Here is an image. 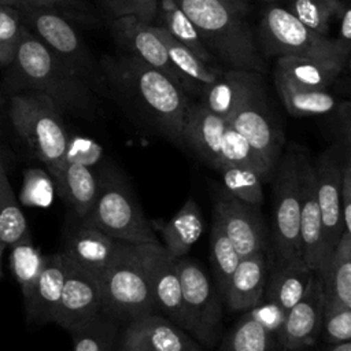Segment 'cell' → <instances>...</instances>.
Masks as SVG:
<instances>
[{"label": "cell", "mask_w": 351, "mask_h": 351, "mask_svg": "<svg viewBox=\"0 0 351 351\" xmlns=\"http://www.w3.org/2000/svg\"><path fill=\"white\" fill-rule=\"evenodd\" d=\"M103 86L132 118L169 141L182 145L181 130L189 95L141 59L118 52L100 62Z\"/></svg>", "instance_id": "cell-1"}, {"label": "cell", "mask_w": 351, "mask_h": 351, "mask_svg": "<svg viewBox=\"0 0 351 351\" xmlns=\"http://www.w3.org/2000/svg\"><path fill=\"white\" fill-rule=\"evenodd\" d=\"M7 86L12 93H41L60 111L85 119L99 110L97 90L58 59L23 25L15 58L7 67Z\"/></svg>", "instance_id": "cell-2"}, {"label": "cell", "mask_w": 351, "mask_h": 351, "mask_svg": "<svg viewBox=\"0 0 351 351\" xmlns=\"http://www.w3.org/2000/svg\"><path fill=\"white\" fill-rule=\"evenodd\" d=\"M173 1L193 23L211 56L222 69L265 71V60L244 15L222 0Z\"/></svg>", "instance_id": "cell-3"}, {"label": "cell", "mask_w": 351, "mask_h": 351, "mask_svg": "<svg viewBox=\"0 0 351 351\" xmlns=\"http://www.w3.org/2000/svg\"><path fill=\"white\" fill-rule=\"evenodd\" d=\"M96 173L99 193L85 221L103 233L130 244L156 243V233L119 169L104 159Z\"/></svg>", "instance_id": "cell-4"}, {"label": "cell", "mask_w": 351, "mask_h": 351, "mask_svg": "<svg viewBox=\"0 0 351 351\" xmlns=\"http://www.w3.org/2000/svg\"><path fill=\"white\" fill-rule=\"evenodd\" d=\"M10 118L18 136L41 160L51 177L62 165L69 141L63 118L56 106L41 93H12Z\"/></svg>", "instance_id": "cell-5"}, {"label": "cell", "mask_w": 351, "mask_h": 351, "mask_svg": "<svg viewBox=\"0 0 351 351\" xmlns=\"http://www.w3.org/2000/svg\"><path fill=\"white\" fill-rule=\"evenodd\" d=\"M16 10L22 25L58 59L84 77L97 93L104 90L100 66L67 15L40 7L23 5Z\"/></svg>", "instance_id": "cell-6"}, {"label": "cell", "mask_w": 351, "mask_h": 351, "mask_svg": "<svg viewBox=\"0 0 351 351\" xmlns=\"http://www.w3.org/2000/svg\"><path fill=\"white\" fill-rule=\"evenodd\" d=\"M99 281L101 311L122 324L148 313H156L138 244H129L104 270Z\"/></svg>", "instance_id": "cell-7"}, {"label": "cell", "mask_w": 351, "mask_h": 351, "mask_svg": "<svg viewBox=\"0 0 351 351\" xmlns=\"http://www.w3.org/2000/svg\"><path fill=\"white\" fill-rule=\"evenodd\" d=\"M259 38L269 56L329 59L344 66L350 58L335 38L308 29L287 8L278 5H270L262 15Z\"/></svg>", "instance_id": "cell-8"}, {"label": "cell", "mask_w": 351, "mask_h": 351, "mask_svg": "<svg viewBox=\"0 0 351 351\" xmlns=\"http://www.w3.org/2000/svg\"><path fill=\"white\" fill-rule=\"evenodd\" d=\"M299 154L289 148L280 158L274 182L273 208V248L274 261H302L299 239L300 189H299Z\"/></svg>", "instance_id": "cell-9"}, {"label": "cell", "mask_w": 351, "mask_h": 351, "mask_svg": "<svg viewBox=\"0 0 351 351\" xmlns=\"http://www.w3.org/2000/svg\"><path fill=\"white\" fill-rule=\"evenodd\" d=\"M189 330L200 344L213 348L221 336L222 311L218 292L206 271L186 256L176 259Z\"/></svg>", "instance_id": "cell-10"}, {"label": "cell", "mask_w": 351, "mask_h": 351, "mask_svg": "<svg viewBox=\"0 0 351 351\" xmlns=\"http://www.w3.org/2000/svg\"><path fill=\"white\" fill-rule=\"evenodd\" d=\"M346 151L351 149L333 141L311 160L315 178V195L322 219V262L335 248L344 232L340 208V178Z\"/></svg>", "instance_id": "cell-11"}, {"label": "cell", "mask_w": 351, "mask_h": 351, "mask_svg": "<svg viewBox=\"0 0 351 351\" xmlns=\"http://www.w3.org/2000/svg\"><path fill=\"white\" fill-rule=\"evenodd\" d=\"M111 36L122 52L141 59L148 66L159 70L173 80L182 90L191 95H200L202 88L184 78L169 59L166 47L154 30V23L144 22L136 16L111 18Z\"/></svg>", "instance_id": "cell-12"}, {"label": "cell", "mask_w": 351, "mask_h": 351, "mask_svg": "<svg viewBox=\"0 0 351 351\" xmlns=\"http://www.w3.org/2000/svg\"><path fill=\"white\" fill-rule=\"evenodd\" d=\"M138 252L147 271L155 311L162 313L184 330H189L176 259L165 251L159 241L138 244Z\"/></svg>", "instance_id": "cell-13"}, {"label": "cell", "mask_w": 351, "mask_h": 351, "mask_svg": "<svg viewBox=\"0 0 351 351\" xmlns=\"http://www.w3.org/2000/svg\"><path fill=\"white\" fill-rule=\"evenodd\" d=\"M129 244L103 233L85 219L67 215L62 252L70 262L97 278Z\"/></svg>", "instance_id": "cell-14"}, {"label": "cell", "mask_w": 351, "mask_h": 351, "mask_svg": "<svg viewBox=\"0 0 351 351\" xmlns=\"http://www.w3.org/2000/svg\"><path fill=\"white\" fill-rule=\"evenodd\" d=\"M214 215L222 223L240 258L265 251V228L259 208L248 204L223 186H214Z\"/></svg>", "instance_id": "cell-15"}, {"label": "cell", "mask_w": 351, "mask_h": 351, "mask_svg": "<svg viewBox=\"0 0 351 351\" xmlns=\"http://www.w3.org/2000/svg\"><path fill=\"white\" fill-rule=\"evenodd\" d=\"M228 123L273 169L280 156L282 134L276 126L267 106L265 86L248 96L230 115Z\"/></svg>", "instance_id": "cell-16"}, {"label": "cell", "mask_w": 351, "mask_h": 351, "mask_svg": "<svg viewBox=\"0 0 351 351\" xmlns=\"http://www.w3.org/2000/svg\"><path fill=\"white\" fill-rule=\"evenodd\" d=\"M117 351H203L186 332L158 313L125 324Z\"/></svg>", "instance_id": "cell-17"}, {"label": "cell", "mask_w": 351, "mask_h": 351, "mask_svg": "<svg viewBox=\"0 0 351 351\" xmlns=\"http://www.w3.org/2000/svg\"><path fill=\"white\" fill-rule=\"evenodd\" d=\"M99 313H101L99 278L67 259V273L53 324L71 330Z\"/></svg>", "instance_id": "cell-18"}, {"label": "cell", "mask_w": 351, "mask_h": 351, "mask_svg": "<svg viewBox=\"0 0 351 351\" xmlns=\"http://www.w3.org/2000/svg\"><path fill=\"white\" fill-rule=\"evenodd\" d=\"M325 296L319 278L313 274L303 296L285 313L277 333L285 351H300L313 346L321 335Z\"/></svg>", "instance_id": "cell-19"}, {"label": "cell", "mask_w": 351, "mask_h": 351, "mask_svg": "<svg viewBox=\"0 0 351 351\" xmlns=\"http://www.w3.org/2000/svg\"><path fill=\"white\" fill-rule=\"evenodd\" d=\"M299 189L300 255L307 267L317 273L322 263V219L315 195L313 163L303 151L299 154Z\"/></svg>", "instance_id": "cell-20"}, {"label": "cell", "mask_w": 351, "mask_h": 351, "mask_svg": "<svg viewBox=\"0 0 351 351\" xmlns=\"http://www.w3.org/2000/svg\"><path fill=\"white\" fill-rule=\"evenodd\" d=\"M228 122L211 112L200 101H191L182 122V145L192 149L213 169L219 166L222 136Z\"/></svg>", "instance_id": "cell-21"}, {"label": "cell", "mask_w": 351, "mask_h": 351, "mask_svg": "<svg viewBox=\"0 0 351 351\" xmlns=\"http://www.w3.org/2000/svg\"><path fill=\"white\" fill-rule=\"evenodd\" d=\"M261 88L262 73L225 69L213 84L202 88L199 96L204 107L228 122L233 111Z\"/></svg>", "instance_id": "cell-22"}, {"label": "cell", "mask_w": 351, "mask_h": 351, "mask_svg": "<svg viewBox=\"0 0 351 351\" xmlns=\"http://www.w3.org/2000/svg\"><path fill=\"white\" fill-rule=\"evenodd\" d=\"M67 273L64 254L55 252L45 255L44 266L38 274L30 296L25 300L27 321L32 324L55 322L62 289Z\"/></svg>", "instance_id": "cell-23"}, {"label": "cell", "mask_w": 351, "mask_h": 351, "mask_svg": "<svg viewBox=\"0 0 351 351\" xmlns=\"http://www.w3.org/2000/svg\"><path fill=\"white\" fill-rule=\"evenodd\" d=\"M267 256L265 251L240 258L222 295L229 308L244 311L261 302L267 281Z\"/></svg>", "instance_id": "cell-24"}, {"label": "cell", "mask_w": 351, "mask_h": 351, "mask_svg": "<svg viewBox=\"0 0 351 351\" xmlns=\"http://www.w3.org/2000/svg\"><path fill=\"white\" fill-rule=\"evenodd\" d=\"M151 228L163 240L165 251L174 259L186 256L193 244L200 239L204 222L200 207L189 197L169 221H149Z\"/></svg>", "instance_id": "cell-25"}, {"label": "cell", "mask_w": 351, "mask_h": 351, "mask_svg": "<svg viewBox=\"0 0 351 351\" xmlns=\"http://www.w3.org/2000/svg\"><path fill=\"white\" fill-rule=\"evenodd\" d=\"M52 181L69 207V214L85 219L92 211L99 193L97 173L82 165L63 162Z\"/></svg>", "instance_id": "cell-26"}, {"label": "cell", "mask_w": 351, "mask_h": 351, "mask_svg": "<svg viewBox=\"0 0 351 351\" xmlns=\"http://www.w3.org/2000/svg\"><path fill=\"white\" fill-rule=\"evenodd\" d=\"M314 274L321 281L325 300L351 307V232L341 233L335 248Z\"/></svg>", "instance_id": "cell-27"}, {"label": "cell", "mask_w": 351, "mask_h": 351, "mask_svg": "<svg viewBox=\"0 0 351 351\" xmlns=\"http://www.w3.org/2000/svg\"><path fill=\"white\" fill-rule=\"evenodd\" d=\"M344 64L329 59L281 56L277 58L274 74L306 89L324 90L336 81Z\"/></svg>", "instance_id": "cell-28"}, {"label": "cell", "mask_w": 351, "mask_h": 351, "mask_svg": "<svg viewBox=\"0 0 351 351\" xmlns=\"http://www.w3.org/2000/svg\"><path fill=\"white\" fill-rule=\"evenodd\" d=\"M314 274L303 261H274L270 277L266 281L267 302L287 313L306 292Z\"/></svg>", "instance_id": "cell-29"}, {"label": "cell", "mask_w": 351, "mask_h": 351, "mask_svg": "<svg viewBox=\"0 0 351 351\" xmlns=\"http://www.w3.org/2000/svg\"><path fill=\"white\" fill-rule=\"evenodd\" d=\"M274 84L285 110L292 117L329 114L339 104L329 89L317 90L300 88L277 74H274Z\"/></svg>", "instance_id": "cell-30"}, {"label": "cell", "mask_w": 351, "mask_h": 351, "mask_svg": "<svg viewBox=\"0 0 351 351\" xmlns=\"http://www.w3.org/2000/svg\"><path fill=\"white\" fill-rule=\"evenodd\" d=\"M154 30L166 47L167 55L173 66L178 70V73L186 78L193 85L203 88L206 85L213 84L218 75L222 73L221 66H214L203 62L197 58L191 49L178 43L167 30H165L159 25H154Z\"/></svg>", "instance_id": "cell-31"}, {"label": "cell", "mask_w": 351, "mask_h": 351, "mask_svg": "<svg viewBox=\"0 0 351 351\" xmlns=\"http://www.w3.org/2000/svg\"><path fill=\"white\" fill-rule=\"evenodd\" d=\"M30 240L27 221L10 184L0 154V241L7 247Z\"/></svg>", "instance_id": "cell-32"}, {"label": "cell", "mask_w": 351, "mask_h": 351, "mask_svg": "<svg viewBox=\"0 0 351 351\" xmlns=\"http://www.w3.org/2000/svg\"><path fill=\"white\" fill-rule=\"evenodd\" d=\"M122 322L106 313L84 325L69 330L73 339V351H117Z\"/></svg>", "instance_id": "cell-33"}, {"label": "cell", "mask_w": 351, "mask_h": 351, "mask_svg": "<svg viewBox=\"0 0 351 351\" xmlns=\"http://www.w3.org/2000/svg\"><path fill=\"white\" fill-rule=\"evenodd\" d=\"M156 18L160 21L159 26L167 30L178 43L191 49L197 58L208 64L218 66L193 23L173 0H158Z\"/></svg>", "instance_id": "cell-34"}, {"label": "cell", "mask_w": 351, "mask_h": 351, "mask_svg": "<svg viewBox=\"0 0 351 351\" xmlns=\"http://www.w3.org/2000/svg\"><path fill=\"white\" fill-rule=\"evenodd\" d=\"M221 351H274L273 333L248 311L226 335Z\"/></svg>", "instance_id": "cell-35"}, {"label": "cell", "mask_w": 351, "mask_h": 351, "mask_svg": "<svg viewBox=\"0 0 351 351\" xmlns=\"http://www.w3.org/2000/svg\"><path fill=\"white\" fill-rule=\"evenodd\" d=\"M221 165H237L250 167L255 170L261 176V178H266L273 170L250 145V143L229 123L226 125L222 136L219 151V166Z\"/></svg>", "instance_id": "cell-36"}, {"label": "cell", "mask_w": 351, "mask_h": 351, "mask_svg": "<svg viewBox=\"0 0 351 351\" xmlns=\"http://www.w3.org/2000/svg\"><path fill=\"white\" fill-rule=\"evenodd\" d=\"M11 248L10 266L16 282L21 287L23 300H26L30 296L44 266L45 255H43L40 250L33 245L32 239L18 243Z\"/></svg>", "instance_id": "cell-37"}, {"label": "cell", "mask_w": 351, "mask_h": 351, "mask_svg": "<svg viewBox=\"0 0 351 351\" xmlns=\"http://www.w3.org/2000/svg\"><path fill=\"white\" fill-rule=\"evenodd\" d=\"M210 245H211V262L214 267V274L217 280V291L222 296L232 276L233 270L236 269L240 256L237 255L232 241L229 240L222 223L219 219L213 215V225L210 233Z\"/></svg>", "instance_id": "cell-38"}, {"label": "cell", "mask_w": 351, "mask_h": 351, "mask_svg": "<svg viewBox=\"0 0 351 351\" xmlns=\"http://www.w3.org/2000/svg\"><path fill=\"white\" fill-rule=\"evenodd\" d=\"M344 3L343 0H289L287 10L308 29L326 36L330 22L339 16Z\"/></svg>", "instance_id": "cell-39"}, {"label": "cell", "mask_w": 351, "mask_h": 351, "mask_svg": "<svg viewBox=\"0 0 351 351\" xmlns=\"http://www.w3.org/2000/svg\"><path fill=\"white\" fill-rule=\"evenodd\" d=\"M218 171L222 176L223 188L237 199L259 207L263 200L261 176L244 166L221 165Z\"/></svg>", "instance_id": "cell-40"}, {"label": "cell", "mask_w": 351, "mask_h": 351, "mask_svg": "<svg viewBox=\"0 0 351 351\" xmlns=\"http://www.w3.org/2000/svg\"><path fill=\"white\" fill-rule=\"evenodd\" d=\"M55 185L48 171L37 167L23 170L19 202L27 207H49L53 200Z\"/></svg>", "instance_id": "cell-41"}, {"label": "cell", "mask_w": 351, "mask_h": 351, "mask_svg": "<svg viewBox=\"0 0 351 351\" xmlns=\"http://www.w3.org/2000/svg\"><path fill=\"white\" fill-rule=\"evenodd\" d=\"M321 335L328 344L351 340V307L328 302L324 304Z\"/></svg>", "instance_id": "cell-42"}, {"label": "cell", "mask_w": 351, "mask_h": 351, "mask_svg": "<svg viewBox=\"0 0 351 351\" xmlns=\"http://www.w3.org/2000/svg\"><path fill=\"white\" fill-rule=\"evenodd\" d=\"M22 22L16 8L0 4V69L8 67L18 48Z\"/></svg>", "instance_id": "cell-43"}, {"label": "cell", "mask_w": 351, "mask_h": 351, "mask_svg": "<svg viewBox=\"0 0 351 351\" xmlns=\"http://www.w3.org/2000/svg\"><path fill=\"white\" fill-rule=\"evenodd\" d=\"M103 160V148L96 141L84 136H69L63 162L82 165L95 170Z\"/></svg>", "instance_id": "cell-44"}, {"label": "cell", "mask_w": 351, "mask_h": 351, "mask_svg": "<svg viewBox=\"0 0 351 351\" xmlns=\"http://www.w3.org/2000/svg\"><path fill=\"white\" fill-rule=\"evenodd\" d=\"M103 4L111 18L130 15L148 23L156 19L158 0H103Z\"/></svg>", "instance_id": "cell-45"}, {"label": "cell", "mask_w": 351, "mask_h": 351, "mask_svg": "<svg viewBox=\"0 0 351 351\" xmlns=\"http://www.w3.org/2000/svg\"><path fill=\"white\" fill-rule=\"evenodd\" d=\"M0 4L10 5L14 8L18 7H40V8H51L60 11L67 16H80L86 14L88 7L84 0H0Z\"/></svg>", "instance_id": "cell-46"}, {"label": "cell", "mask_w": 351, "mask_h": 351, "mask_svg": "<svg viewBox=\"0 0 351 351\" xmlns=\"http://www.w3.org/2000/svg\"><path fill=\"white\" fill-rule=\"evenodd\" d=\"M332 117V132L335 134V141L347 149H351V104L348 100L339 103L333 111Z\"/></svg>", "instance_id": "cell-47"}, {"label": "cell", "mask_w": 351, "mask_h": 351, "mask_svg": "<svg viewBox=\"0 0 351 351\" xmlns=\"http://www.w3.org/2000/svg\"><path fill=\"white\" fill-rule=\"evenodd\" d=\"M340 208L344 230L351 232V151H346L341 166Z\"/></svg>", "instance_id": "cell-48"}, {"label": "cell", "mask_w": 351, "mask_h": 351, "mask_svg": "<svg viewBox=\"0 0 351 351\" xmlns=\"http://www.w3.org/2000/svg\"><path fill=\"white\" fill-rule=\"evenodd\" d=\"M248 310L269 332H271L273 335L278 333V330L282 325L284 317H285V313L281 308H278L276 304L267 302L266 304L256 303L255 306H252Z\"/></svg>", "instance_id": "cell-49"}, {"label": "cell", "mask_w": 351, "mask_h": 351, "mask_svg": "<svg viewBox=\"0 0 351 351\" xmlns=\"http://www.w3.org/2000/svg\"><path fill=\"white\" fill-rule=\"evenodd\" d=\"M337 19H339V34L335 40L341 47V49L347 55H350L351 52V8L347 1L344 3Z\"/></svg>", "instance_id": "cell-50"}, {"label": "cell", "mask_w": 351, "mask_h": 351, "mask_svg": "<svg viewBox=\"0 0 351 351\" xmlns=\"http://www.w3.org/2000/svg\"><path fill=\"white\" fill-rule=\"evenodd\" d=\"M223 3H226L232 10H234L236 12L245 15L248 8H250V1L248 0H222Z\"/></svg>", "instance_id": "cell-51"}, {"label": "cell", "mask_w": 351, "mask_h": 351, "mask_svg": "<svg viewBox=\"0 0 351 351\" xmlns=\"http://www.w3.org/2000/svg\"><path fill=\"white\" fill-rule=\"evenodd\" d=\"M318 351H351V341H344V343H335V344H328L324 346Z\"/></svg>", "instance_id": "cell-52"}, {"label": "cell", "mask_w": 351, "mask_h": 351, "mask_svg": "<svg viewBox=\"0 0 351 351\" xmlns=\"http://www.w3.org/2000/svg\"><path fill=\"white\" fill-rule=\"evenodd\" d=\"M4 250H5V245L0 241V276H1V256H3Z\"/></svg>", "instance_id": "cell-53"}, {"label": "cell", "mask_w": 351, "mask_h": 351, "mask_svg": "<svg viewBox=\"0 0 351 351\" xmlns=\"http://www.w3.org/2000/svg\"><path fill=\"white\" fill-rule=\"evenodd\" d=\"M262 1H269V3H276V1H282V0H262ZM289 1V0H287Z\"/></svg>", "instance_id": "cell-54"}]
</instances>
